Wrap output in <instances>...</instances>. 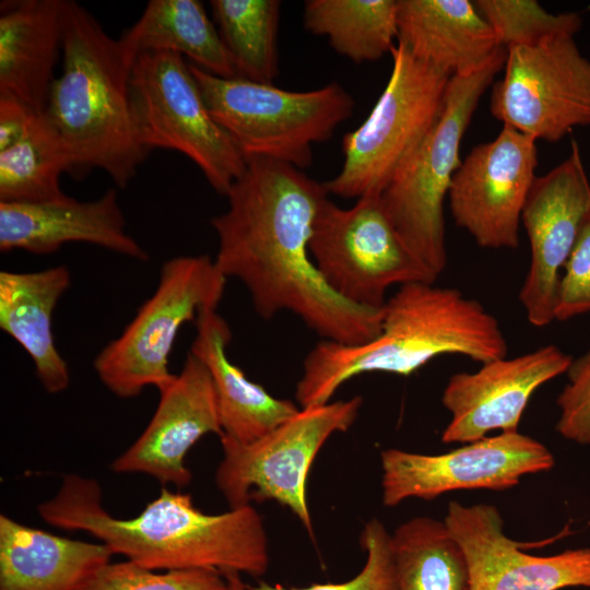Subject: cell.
Segmentation results:
<instances>
[{
	"mask_svg": "<svg viewBox=\"0 0 590 590\" xmlns=\"http://www.w3.org/2000/svg\"><path fill=\"white\" fill-rule=\"evenodd\" d=\"M227 209L211 220L219 240L214 259L247 288L266 320L297 316L321 340L359 345L381 330V309L354 305L322 278L310 252L316 216L329 194L303 169L267 157H247L228 193Z\"/></svg>",
	"mask_w": 590,
	"mask_h": 590,
	"instance_id": "cell-1",
	"label": "cell"
},
{
	"mask_svg": "<svg viewBox=\"0 0 590 590\" xmlns=\"http://www.w3.org/2000/svg\"><path fill=\"white\" fill-rule=\"evenodd\" d=\"M37 511L48 524L87 532L114 554L151 570L201 568L260 577L269 567L263 520L251 505L205 514L190 494L163 487L140 514L121 519L104 508L96 480L67 474Z\"/></svg>",
	"mask_w": 590,
	"mask_h": 590,
	"instance_id": "cell-2",
	"label": "cell"
},
{
	"mask_svg": "<svg viewBox=\"0 0 590 590\" xmlns=\"http://www.w3.org/2000/svg\"><path fill=\"white\" fill-rule=\"evenodd\" d=\"M507 352L498 320L479 300L435 283H406L386 300L374 340L359 345L321 340L308 352L295 399L300 408L324 404L363 374L410 376L441 355L483 364Z\"/></svg>",
	"mask_w": 590,
	"mask_h": 590,
	"instance_id": "cell-3",
	"label": "cell"
},
{
	"mask_svg": "<svg viewBox=\"0 0 590 590\" xmlns=\"http://www.w3.org/2000/svg\"><path fill=\"white\" fill-rule=\"evenodd\" d=\"M62 69L52 83L45 115L82 178L101 168L125 189L145 161L131 104L135 56L109 36L76 1L66 0Z\"/></svg>",
	"mask_w": 590,
	"mask_h": 590,
	"instance_id": "cell-4",
	"label": "cell"
},
{
	"mask_svg": "<svg viewBox=\"0 0 590 590\" xmlns=\"http://www.w3.org/2000/svg\"><path fill=\"white\" fill-rule=\"evenodd\" d=\"M506 54L502 47L479 70L450 78L438 119L380 194L398 233L436 276L448 260L444 202L462 162L461 141L481 97L505 67Z\"/></svg>",
	"mask_w": 590,
	"mask_h": 590,
	"instance_id": "cell-5",
	"label": "cell"
},
{
	"mask_svg": "<svg viewBox=\"0 0 590 590\" xmlns=\"http://www.w3.org/2000/svg\"><path fill=\"white\" fill-rule=\"evenodd\" d=\"M214 120L247 157H267L304 169L312 163V144L329 140L354 109L339 84L294 92L272 83L225 79L189 63Z\"/></svg>",
	"mask_w": 590,
	"mask_h": 590,
	"instance_id": "cell-6",
	"label": "cell"
},
{
	"mask_svg": "<svg viewBox=\"0 0 590 590\" xmlns=\"http://www.w3.org/2000/svg\"><path fill=\"white\" fill-rule=\"evenodd\" d=\"M227 278L208 255L177 256L160 270L154 293L139 307L120 335L96 355L93 367L102 384L119 398L158 392L176 377L169 356L181 327L206 309H217Z\"/></svg>",
	"mask_w": 590,
	"mask_h": 590,
	"instance_id": "cell-7",
	"label": "cell"
},
{
	"mask_svg": "<svg viewBox=\"0 0 590 590\" xmlns=\"http://www.w3.org/2000/svg\"><path fill=\"white\" fill-rule=\"evenodd\" d=\"M388 83L366 120L343 138L339 174L328 194L356 200L384 191L438 119L450 75L418 60L398 42Z\"/></svg>",
	"mask_w": 590,
	"mask_h": 590,
	"instance_id": "cell-8",
	"label": "cell"
},
{
	"mask_svg": "<svg viewBox=\"0 0 590 590\" xmlns=\"http://www.w3.org/2000/svg\"><path fill=\"white\" fill-rule=\"evenodd\" d=\"M130 93L144 148L184 154L210 186L226 197L244 174L247 158L210 114L184 57L173 51L139 54L132 66Z\"/></svg>",
	"mask_w": 590,
	"mask_h": 590,
	"instance_id": "cell-9",
	"label": "cell"
},
{
	"mask_svg": "<svg viewBox=\"0 0 590 590\" xmlns=\"http://www.w3.org/2000/svg\"><path fill=\"white\" fill-rule=\"evenodd\" d=\"M363 399L300 408L298 413L248 444L221 435L223 458L215 484L231 508L251 500L272 499L287 507L312 536L306 498L308 473L323 444L335 433L346 432L356 421Z\"/></svg>",
	"mask_w": 590,
	"mask_h": 590,
	"instance_id": "cell-10",
	"label": "cell"
},
{
	"mask_svg": "<svg viewBox=\"0 0 590 590\" xmlns=\"http://www.w3.org/2000/svg\"><path fill=\"white\" fill-rule=\"evenodd\" d=\"M310 256L328 285L343 299L381 309L391 285L435 283L436 276L409 248L379 193L347 209L322 203L309 241Z\"/></svg>",
	"mask_w": 590,
	"mask_h": 590,
	"instance_id": "cell-11",
	"label": "cell"
},
{
	"mask_svg": "<svg viewBox=\"0 0 590 590\" xmlns=\"http://www.w3.org/2000/svg\"><path fill=\"white\" fill-rule=\"evenodd\" d=\"M505 74L493 84V117L536 140L556 142L590 125V60L574 37L506 49Z\"/></svg>",
	"mask_w": 590,
	"mask_h": 590,
	"instance_id": "cell-12",
	"label": "cell"
},
{
	"mask_svg": "<svg viewBox=\"0 0 590 590\" xmlns=\"http://www.w3.org/2000/svg\"><path fill=\"white\" fill-rule=\"evenodd\" d=\"M380 463L382 504L396 507L455 491L509 489L524 475L550 471L555 458L541 441L515 430L439 455L389 448L380 452Z\"/></svg>",
	"mask_w": 590,
	"mask_h": 590,
	"instance_id": "cell-13",
	"label": "cell"
},
{
	"mask_svg": "<svg viewBox=\"0 0 590 590\" xmlns=\"http://www.w3.org/2000/svg\"><path fill=\"white\" fill-rule=\"evenodd\" d=\"M535 143L503 125L494 140L475 145L456 170L448 191L451 216L480 247H518L522 209L536 177Z\"/></svg>",
	"mask_w": 590,
	"mask_h": 590,
	"instance_id": "cell-14",
	"label": "cell"
},
{
	"mask_svg": "<svg viewBox=\"0 0 590 590\" xmlns=\"http://www.w3.org/2000/svg\"><path fill=\"white\" fill-rule=\"evenodd\" d=\"M589 220L590 181L578 143L573 141L567 158L535 177L521 213L530 264L519 300L532 326L545 327L555 320L564 267Z\"/></svg>",
	"mask_w": 590,
	"mask_h": 590,
	"instance_id": "cell-15",
	"label": "cell"
},
{
	"mask_svg": "<svg viewBox=\"0 0 590 590\" xmlns=\"http://www.w3.org/2000/svg\"><path fill=\"white\" fill-rule=\"evenodd\" d=\"M444 521L465 556L470 590L590 588V547L529 554L504 532L502 515L489 504L451 500Z\"/></svg>",
	"mask_w": 590,
	"mask_h": 590,
	"instance_id": "cell-16",
	"label": "cell"
},
{
	"mask_svg": "<svg viewBox=\"0 0 590 590\" xmlns=\"http://www.w3.org/2000/svg\"><path fill=\"white\" fill-rule=\"evenodd\" d=\"M571 361V355L547 344L512 358L483 363L472 373L453 374L441 396L451 415L441 434L442 442L467 444L494 430H518L536 389L566 374Z\"/></svg>",
	"mask_w": 590,
	"mask_h": 590,
	"instance_id": "cell-17",
	"label": "cell"
},
{
	"mask_svg": "<svg viewBox=\"0 0 590 590\" xmlns=\"http://www.w3.org/2000/svg\"><path fill=\"white\" fill-rule=\"evenodd\" d=\"M223 434L215 388L206 366L188 352L179 374L160 391V401L139 438L111 463L117 473H144L163 485L185 487L188 451L206 434Z\"/></svg>",
	"mask_w": 590,
	"mask_h": 590,
	"instance_id": "cell-18",
	"label": "cell"
},
{
	"mask_svg": "<svg viewBox=\"0 0 590 590\" xmlns=\"http://www.w3.org/2000/svg\"><path fill=\"white\" fill-rule=\"evenodd\" d=\"M69 243H87L125 257L148 261L146 250L126 231L116 189L93 201L68 196L39 203L0 202V250L36 255Z\"/></svg>",
	"mask_w": 590,
	"mask_h": 590,
	"instance_id": "cell-19",
	"label": "cell"
},
{
	"mask_svg": "<svg viewBox=\"0 0 590 590\" xmlns=\"http://www.w3.org/2000/svg\"><path fill=\"white\" fill-rule=\"evenodd\" d=\"M66 0L1 1L0 96L44 113L62 55Z\"/></svg>",
	"mask_w": 590,
	"mask_h": 590,
	"instance_id": "cell-20",
	"label": "cell"
},
{
	"mask_svg": "<svg viewBox=\"0 0 590 590\" xmlns=\"http://www.w3.org/2000/svg\"><path fill=\"white\" fill-rule=\"evenodd\" d=\"M398 42L449 74L474 72L502 48L474 1L398 0Z\"/></svg>",
	"mask_w": 590,
	"mask_h": 590,
	"instance_id": "cell-21",
	"label": "cell"
},
{
	"mask_svg": "<svg viewBox=\"0 0 590 590\" xmlns=\"http://www.w3.org/2000/svg\"><path fill=\"white\" fill-rule=\"evenodd\" d=\"M194 324L189 352L206 366L212 377L222 435L252 442L298 413L300 408L293 401L273 397L228 358L232 331L217 309L203 310Z\"/></svg>",
	"mask_w": 590,
	"mask_h": 590,
	"instance_id": "cell-22",
	"label": "cell"
},
{
	"mask_svg": "<svg viewBox=\"0 0 590 590\" xmlns=\"http://www.w3.org/2000/svg\"><path fill=\"white\" fill-rule=\"evenodd\" d=\"M114 553L0 516V590H80Z\"/></svg>",
	"mask_w": 590,
	"mask_h": 590,
	"instance_id": "cell-23",
	"label": "cell"
},
{
	"mask_svg": "<svg viewBox=\"0 0 590 590\" xmlns=\"http://www.w3.org/2000/svg\"><path fill=\"white\" fill-rule=\"evenodd\" d=\"M70 282L66 266L0 272V328L26 351L48 393L64 391L70 384L68 364L52 333L54 310Z\"/></svg>",
	"mask_w": 590,
	"mask_h": 590,
	"instance_id": "cell-24",
	"label": "cell"
},
{
	"mask_svg": "<svg viewBox=\"0 0 590 590\" xmlns=\"http://www.w3.org/2000/svg\"><path fill=\"white\" fill-rule=\"evenodd\" d=\"M120 38L135 57L148 51H173L189 57L192 64L213 75L238 78L201 1L151 0Z\"/></svg>",
	"mask_w": 590,
	"mask_h": 590,
	"instance_id": "cell-25",
	"label": "cell"
},
{
	"mask_svg": "<svg viewBox=\"0 0 590 590\" xmlns=\"http://www.w3.org/2000/svg\"><path fill=\"white\" fill-rule=\"evenodd\" d=\"M398 590H470L465 556L445 521L414 517L390 534Z\"/></svg>",
	"mask_w": 590,
	"mask_h": 590,
	"instance_id": "cell-26",
	"label": "cell"
},
{
	"mask_svg": "<svg viewBox=\"0 0 590 590\" xmlns=\"http://www.w3.org/2000/svg\"><path fill=\"white\" fill-rule=\"evenodd\" d=\"M398 0H308L304 26L353 62L382 58L398 38Z\"/></svg>",
	"mask_w": 590,
	"mask_h": 590,
	"instance_id": "cell-27",
	"label": "cell"
},
{
	"mask_svg": "<svg viewBox=\"0 0 590 590\" xmlns=\"http://www.w3.org/2000/svg\"><path fill=\"white\" fill-rule=\"evenodd\" d=\"M63 173L72 174L69 153L45 113L24 137L0 151V202L39 203L62 198Z\"/></svg>",
	"mask_w": 590,
	"mask_h": 590,
	"instance_id": "cell-28",
	"label": "cell"
},
{
	"mask_svg": "<svg viewBox=\"0 0 590 590\" xmlns=\"http://www.w3.org/2000/svg\"><path fill=\"white\" fill-rule=\"evenodd\" d=\"M212 15L238 78L272 83L279 74L278 0H212Z\"/></svg>",
	"mask_w": 590,
	"mask_h": 590,
	"instance_id": "cell-29",
	"label": "cell"
},
{
	"mask_svg": "<svg viewBox=\"0 0 590 590\" xmlns=\"http://www.w3.org/2000/svg\"><path fill=\"white\" fill-rule=\"evenodd\" d=\"M474 4L499 46L506 49L533 46L560 36L575 37L582 26L578 13H550L534 0H475Z\"/></svg>",
	"mask_w": 590,
	"mask_h": 590,
	"instance_id": "cell-30",
	"label": "cell"
},
{
	"mask_svg": "<svg viewBox=\"0 0 590 590\" xmlns=\"http://www.w3.org/2000/svg\"><path fill=\"white\" fill-rule=\"evenodd\" d=\"M80 590H227V583L214 569H174L158 574L126 560L105 565Z\"/></svg>",
	"mask_w": 590,
	"mask_h": 590,
	"instance_id": "cell-31",
	"label": "cell"
},
{
	"mask_svg": "<svg viewBox=\"0 0 590 590\" xmlns=\"http://www.w3.org/2000/svg\"><path fill=\"white\" fill-rule=\"evenodd\" d=\"M361 546L366 552V563L352 579L339 583H314L303 588H285L264 581L247 586L248 590H398L396 568L390 546V533L377 518L365 523Z\"/></svg>",
	"mask_w": 590,
	"mask_h": 590,
	"instance_id": "cell-32",
	"label": "cell"
},
{
	"mask_svg": "<svg viewBox=\"0 0 590 590\" xmlns=\"http://www.w3.org/2000/svg\"><path fill=\"white\" fill-rule=\"evenodd\" d=\"M567 384L558 394L556 432L577 445L590 447V349L573 358Z\"/></svg>",
	"mask_w": 590,
	"mask_h": 590,
	"instance_id": "cell-33",
	"label": "cell"
},
{
	"mask_svg": "<svg viewBox=\"0 0 590 590\" xmlns=\"http://www.w3.org/2000/svg\"><path fill=\"white\" fill-rule=\"evenodd\" d=\"M590 312V220L583 227L560 276L555 320Z\"/></svg>",
	"mask_w": 590,
	"mask_h": 590,
	"instance_id": "cell-34",
	"label": "cell"
},
{
	"mask_svg": "<svg viewBox=\"0 0 590 590\" xmlns=\"http://www.w3.org/2000/svg\"><path fill=\"white\" fill-rule=\"evenodd\" d=\"M38 114L9 96H0V151L17 143Z\"/></svg>",
	"mask_w": 590,
	"mask_h": 590,
	"instance_id": "cell-35",
	"label": "cell"
},
{
	"mask_svg": "<svg viewBox=\"0 0 590 590\" xmlns=\"http://www.w3.org/2000/svg\"><path fill=\"white\" fill-rule=\"evenodd\" d=\"M223 576L227 583V590H248V587L243 582L240 578V574L228 573Z\"/></svg>",
	"mask_w": 590,
	"mask_h": 590,
	"instance_id": "cell-36",
	"label": "cell"
}]
</instances>
